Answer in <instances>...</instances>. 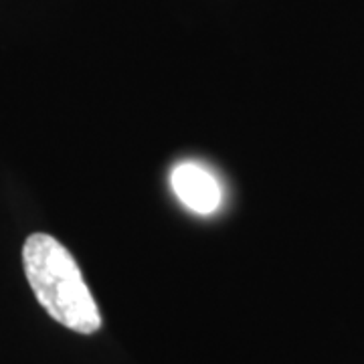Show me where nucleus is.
Listing matches in <instances>:
<instances>
[{
	"label": "nucleus",
	"instance_id": "nucleus-1",
	"mask_svg": "<svg viewBox=\"0 0 364 364\" xmlns=\"http://www.w3.org/2000/svg\"><path fill=\"white\" fill-rule=\"evenodd\" d=\"M23 265L31 289L53 320L79 334H93L102 314L79 265L55 237L31 235L23 247Z\"/></svg>",
	"mask_w": 364,
	"mask_h": 364
},
{
	"label": "nucleus",
	"instance_id": "nucleus-2",
	"mask_svg": "<svg viewBox=\"0 0 364 364\" xmlns=\"http://www.w3.org/2000/svg\"><path fill=\"white\" fill-rule=\"evenodd\" d=\"M170 184L182 205L198 215H210L221 207V184L210 170L196 162H181L172 170Z\"/></svg>",
	"mask_w": 364,
	"mask_h": 364
}]
</instances>
